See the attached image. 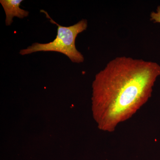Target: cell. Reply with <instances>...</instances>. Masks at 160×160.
<instances>
[{"mask_svg":"<svg viewBox=\"0 0 160 160\" xmlns=\"http://www.w3.org/2000/svg\"><path fill=\"white\" fill-rule=\"evenodd\" d=\"M159 76L160 66L154 62L124 56L107 63L96 75L92 86L100 128L112 132L131 118L151 97Z\"/></svg>","mask_w":160,"mask_h":160,"instance_id":"6da1fadb","label":"cell"},{"mask_svg":"<svg viewBox=\"0 0 160 160\" xmlns=\"http://www.w3.org/2000/svg\"><path fill=\"white\" fill-rule=\"evenodd\" d=\"M46 15L52 24L57 25L56 38L52 42L47 43H33L26 49H21L19 53L25 55L38 52H56L65 54L73 63H80L84 61L83 55L78 51L75 46V40L78 35L86 30L88 27L87 20L82 19L72 26H63L54 22L47 12L41 10Z\"/></svg>","mask_w":160,"mask_h":160,"instance_id":"7a4b0ae2","label":"cell"},{"mask_svg":"<svg viewBox=\"0 0 160 160\" xmlns=\"http://www.w3.org/2000/svg\"><path fill=\"white\" fill-rule=\"evenodd\" d=\"M22 0H1L2 4L6 13V25L9 26L13 22V19L17 17L20 19L27 17L29 12L20 8Z\"/></svg>","mask_w":160,"mask_h":160,"instance_id":"3957f363","label":"cell"},{"mask_svg":"<svg viewBox=\"0 0 160 160\" xmlns=\"http://www.w3.org/2000/svg\"><path fill=\"white\" fill-rule=\"evenodd\" d=\"M150 17V20L154 23H160V6H158L156 11L151 12Z\"/></svg>","mask_w":160,"mask_h":160,"instance_id":"277c9868","label":"cell"}]
</instances>
